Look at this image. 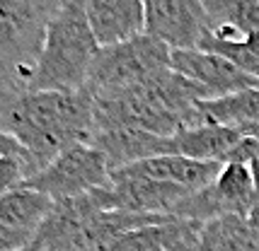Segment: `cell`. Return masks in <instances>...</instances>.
<instances>
[{"label":"cell","mask_w":259,"mask_h":251,"mask_svg":"<svg viewBox=\"0 0 259 251\" xmlns=\"http://www.w3.org/2000/svg\"><path fill=\"white\" fill-rule=\"evenodd\" d=\"M22 251H24V249H22Z\"/></svg>","instance_id":"83f0119b"},{"label":"cell","mask_w":259,"mask_h":251,"mask_svg":"<svg viewBox=\"0 0 259 251\" xmlns=\"http://www.w3.org/2000/svg\"><path fill=\"white\" fill-rule=\"evenodd\" d=\"M3 155H22L24 160L29 162V155L22 150V145H20L15 138L8 136L3 128H0V157H3ZM29 169H32V162H29Z\"/></svg>","instance_id":"603a6c76"},{"label":"cell","mask_w":259,"mask_h":251,"mask_svg":"<svg viewBox=\"0 0 259 251\" xmlns=\"http://www.w3.org/2000/svg\"><path fill=\"white\" fill-rule=\"evenodd\" d=\"M165 251H259V234L247 217L226 215L208 222L172 217L165 225Z\"/></svg>","instance_id":"52a82bcc"},{"label":"cell","mask_w":259,"mask_h":251,"mask_svg":"<svg viewBox=\"0 0 259 251\" xmlns=\"http://www.w3.org/2000/svg\"><path fill=\"white\" fill-rule=\"evenodd\" d=\"M0 128L22 145L36 174L66 148L90 143L95 97L88 87L58 92L0 82Z\"/></svg>","instance_id":"6da1fadb"},{"label":"cell","mask_w":259,"mask_h":251,"mask_svg":"<svg viewBox=\"0 0 259 251\" xmlns=\"http://www.w3.org/2000/svg\"><path fill=\"white\" fill-rule=\"evenodd\" d=\"M109 181L112 169L104 152H100L90 143H78L58 152L44 169L24 179L22 186L46 194L54 201H63L90 194L95 189H104L109 186Z\"/></svg>","instance_id":"8992f818"},{"label":"cell","mask_w":259,"mask_h":251,"mask_svg":"<svg viewBox=\"0 0 259 251\" xmlns=\"http://www.w3.org/2000/svg\"><path fill=\"white\" fill-rule=\"evenodd\" d=\"M249 171H252V179H254V186H257L259 191V155L254 157V160L249 162Z\"/></svg>","instance_id":"4316f807"},{"label":"cell","mask_w":259,"mask_h":251,"mask_svg":"<svg viewBox=\"0 0 259 251\" xmlns=\"http://www.w3.org/2000/svg\"><path fill=\"white\" fill-rule=\"evenodd\" d=\"M199 48L218 53L221 58L230 60L235 68H240L242 73H247L252 78H259V56L249 51L245 39H226V36H218L213 32H206L201 36V41H199Z\"/></svg>","instance_id":"d6986e66"},{"label":"cell","mask_w":259,"mask_h":251,"mask_svg":"<svg viewBox=\"0 0 259 251\" xmlns=\"http://www.w3.org/2000/svg\"><path fill=\"white\" fill-rule=\"evenodd\" d=\"M169 56L172 48L150 34H138L121 44L102 46L88 75V90L92 94L128 90L169 68Z\"/></svg>","instance_id":"5b68a950"},{"label":"cell","mask_w":259,"mask_h":251,"mask_svg":"<svg viewBox=\"0 0 259 251\" xmlns=\"http://www.w3.org/2000/svg\"><path fill=\"white\" fill-rule=\"evenodd\" d=\"M237 128L242 131V136H249V138H254V140H259V118L257 121H252V123L237 126Z\"/></svg>","instance_id":"cb8c5ba5"},{"label":"cell","mask_w":259,"mask_h":251,"mask_svg":"<svg viewBox=\"0 0 259 251\" xmlns=\"http://www.w3.org/2000/svg\"><path fill=\"white\" fill-rule=\"evenodd\" d=\"M54 203H56L54 198L39 194L34 189H24V186L12 189V191L0 196V222L8 227H17L34 234L49 217Z\"/></svg>","instance_id":"e0dca14e"},{"label":"cell","mask_w":259,"mask_h":251,"mask_svg":"<svg viewBox=\"0 0 259 251\" xmlns=\"http://www.w3.org/2000/svg\"><path fill=\"white\" fill-rule=\"evenodd\" d=\"M169 68L203 87L211 99L259 87V78H252L218 53L201 48H172Z\"/></svg>","instance_id":"30bf717a"},{"label":"cell","mask_w":259,"mask_h":251,"mask_svg":"<svg viewBox=\"0 0 259 251\" xmlns=\"http://www.w3.org/2000/svg\"><path fill=\"white\" fill-rule=\"evenodd\" d=\"M85 12L100 46H114L146 34L143 0H85Z\"/></svg>","instance_id":"7c38bea8"},{"label":"cell","mask_w":259,"mask_h":251,"mask_svg":"<svg viewBox=\"0 0 259 251\" xmlns=\"http://www.w3.org/2000/svg\"><path fill=\"white\" fill-rule=\"evenodd\" d=\"M32 232H24L17 227H8L0 222V251H22L32 241Z\"/></svg>","instance_id":"7402d4cb"},{"label":"cell","mask_w":259,"mask_h":251,"mask_svg":"<svg viewBox=\"0 0 259 251\" xmlns=\"http://www.w3.org/2000/svg\"><path fill=\"white\" fill-rule=\"evenodd\" d=\"M63 0H0V82L29 87L46 27Z\"/></svg>","instance_id":"277c9868"},{"label":"cell","mask_w":259,"mask_h":251,"mask_svg":"<svg viewBox=\"0 0 259 251\" xmlns=\"http://www.w3.org/2000/svg\"><path fill=\"white\" fill-rule=\"evenodd\" d=\"M100 48L88 22L85 0H63L46 27L29 90L73 92L88 87V75Z\"/></svg>","instance_id":"3957f363"},{"label":"cell","mask_w":259,"mask_h":251,"mask_svg":"<svg viewBox=\"0 0 259 251\" xmlns=\"http://www.w3.org/2000/svg\"><path fill=\"white\" fill-rule=\"evenodd\" d=\"M29 176H32V169L22 155H3L0 157V196L12 189H20L24 179H29Z\"/></svg>","instance_id":"44dd1931"},{"label":"cell","mask_w":259,"mask_h":251,"mask_svg":"<svg viewBox=\"0 0 259 251\" xmlns=\"http://www.w3.org/2000/svg\"><path fill=\"white\" fill-rule=\"evenodd\" d=\"M192 191L167 181H155L141 174L112 171L109 186L100 189V198L107 210L124 213H169Z\"/></svg>","instance_id":"9c48e42d"},{"label":"cell","mask_w":259,"mask_h":251,"mask_svg":"<svg viewBox=\"0 0 259 251\" xmlns=\"http://www.w3.org/2000/svg\"><path fill=\"white\" fill-rule=\"evenodd\" d=\"M90 145L104 152L109 162V169H121L134 162L148 160V157H160V155H175V143L172 136H155L138 128H95L90 136Z\"/></svg>","instance_id":"8fae6325"},{"label":"cell","mask_w":259,"mask_h":251,"mask_svg":"<svg viewBox=\"0 0 259 251\" xmlns=\"http://www.w3.org/2000/svg\"><path fill=\"white\" fill-rule=\"evenodd\" d=\"M206 123L223 126H245L259 118V87L242 90L235 94L215 97V99H201L196 104Z\"/></svg>","instance_id":"ac0fdd59"},{"label":"cell","mask_w":259,"mask_h":251,"mask_svg":"<svg viewBox=\"0 0 259 251\" xmlns=\"http://www.w3.org/2000/svg\"><path fill=\"white\" fill-rule=\"evenodd\" d=\"M245 44L249 46L252 53H257L259 56V29H254V32H249V34L245 36Z\"/></svg>","instance_id":"d4e9b609"},{"label":"cell","mask_w":259,"mask_h":251,"mask_svg":"<svg viewBox=\"0 0 259 251\" xmlns=\"http://www.w3.org/2000/svg\"><path fill=\"white\" fill-rule=\"evenodd\" d=\"M165 225L167 222L124 232L116 239L107 241L104 246L95 251H165L162 249V244H165Z\"/></svg>","instance_id":"ffe728a7"},{"label":"cell","mask_w":259,"mask_h":251,"mask_svg":"<svg viewBox=\"0 0 259 251\" xmlns=\"http://www.w3.org/2000/svg\"><path fill=\"white\" fill-rule=\"evenodd\" d=\"M146 34L165 41L169 48H199L208 32V17L201 0H143Z\"/></svg>","instance_id":"ba28073f"},{"label":"cell","mask_w":259,"mask_h":251,"mask_svg":"<svg viewBox=\"0 0 259 251\" xmlns=\"http://www.w3.org/2000/svg\"><path fill=\"white\" fill-rule=\"evenodd\" d=\"M211 186V196L213 203L218 206V215H240L247 217L249 210L257 206L259 191L254 186L249 164H240V162H226L218 176H215Z\"/></svg>","instance_id":"9a60e30c"},{"label":"cell","mask_w":259,"mask_h":251,"mask_svg":"<svg viewBox=\"0 0 259 251\" xmlns=\"http://www.w3.org/2000/svg\"><path fill=\"white\" fill-rule=\"evenodd\" d=\"M208 32L226 39H245L259 29V0H201Z\"/></svg>","instance_id":"2e32d148"},{"label":"cell","mask_w":259,"mask_h":251,"mask_svg":"<svg viewBox=\"0 0 259 251\" xmlns=\"http://www.w3.org/2000/svg\"><path fill=\"white\" fill-rule=\"evenodd\" d=\"M247 222L252 225V229L259 234V201H257V206L249 210V215H247Z\"/></svg>","instance_id":"484cf974"},{"label":"cell","mask_w":259,"mask_h":251,"mask_svg":"<svg viewBox=\"0 0 259 251\" xmlns=\"http://www.w3.org/2000/svg\"><path fill=\"white\" fill-rule=\"evenodd\" d=\"M221 167H223L221 162H201L184 157V155H160V157L134 162L128 167H121L119 171L141 174V176L155 179V181L175 183V186H182L187 191H199V189L215 181Z\"/></svg>","instance_id":"4fadbf2b"},{"label":"cell","mask_w":259,"mask_h":251,"mask_svg":"<svg viewBox=\"0 0 259 251\" xmlns=\"http://www.w3.org/2000/svg\"><path fill=\"white\" fill-rule=\"evenodd\" d=\"M242 138V131L237 126L223 123H199L184 128L172 136L175 155H184L201 162H226L228 152L235 148Z\"/></svg>","instance_id":"5bb4252c"},{"label":"cell","mask_w":259,"mask_h":251,"mask_svg":"<svg viewBox=\"0 0 259 251\" xmlns=\"http://www.w3.org/2000/svg\"><path fill=\"white\" fill-rule=\"evenodd\" d=\"M95 97V128H138L155 136H175L206 123L196 104L211 99L208 92L172 68L155 73L128 90ZM92 128V131H95Z\"/></svg>","instance_id":"7a4b0ae2"}]
</instances>
